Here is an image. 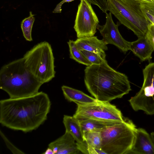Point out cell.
<instances>
[{
	"label": "cell",
	"mask_w": 154,
	"mask_h": 154,
	"mask_svg": "<svg viewBox=\"0 0 154 154\" xmlns=\"http://www.w3.org/2000/svg\"><path fill=\"white\" fill-rule=\"evenodd\" d=\"M51 103L41 91L32 96L0 101V123L14 130L27 133L35 130L47 119Z\"/></svg>",
	"instance_id": "cell-1"
},
{
	"label": "cell",
	"mask_w": 154,
	"mask_h": 154,
	"mask_svg": "<svg viewBox=\"0 0 154 154\" xmlns=\"http://www.w3.org/2000/svg\"><path fill=\"white\" fill-rule=\"evenodd\" d=\"M84 71L86 88L98 100L109 102L131 90L127 76L111 67L106 60L100 64L87 66Z\"/></svg>",
	"instance_id": "cell-2"
},
{
	"label": "cell",
	"mask_w": 154,
	"mask_h": 154,
	"mask_svg": "<svg viewBox=\"0 0 154 154\" xmlns=\"http://www.w3.org/2000/svg\"><path fill=\"white\" fill-rule=\"evenodd\" d=\"M43 83L26 68L23 58L3 66L0 70V88L10 98L30 97L38 92Z\"/></svg>",
	"instance_id": "cell-3"
},
{
	"label": "cell",
	"mask_w": 154,
	"mask_h": 154,
	"mask_svg": "<svg viewBox=\"0 0 154 154\" xmlns=\"http://www.w3.org/2000/svg\"><path fill=\"white\" fill-rule=\"evenodd\" d=\"M137 128L125 118L118 124L101 129V150L106 154H128L134 144Z\"/></svg>",
	"instance_id": "cell-4"
},
{
	"label": "cell",
	"mask_w": 154,
	"mask_h": 154,
	"mask_svg": "<svg viewBox=\"0 0 154 154\" xmlns=\"http://www.w3.org/2000/svg\"><path fill=\"white\" fill-rule=\"evenodd\" d=\"M108 11L120 23L138 37L145 35L149 22L142 9L141 3L133 0H106Z\"/></svg>",
	"instance_id": "cell-5"
},
{
	"label": "cell",
	"mask_w": 154,
	"mask_h": 154,
	"mask_svg": "<svg viewBox=\"0 0 154 154\" xmlns=\"http://www.w3.org/2000/svg\"><path fill=\"white\" fill-rule=\"evenodd\" d=\"M28 70L43 83L55 77L54 58L51 45L45 41L35 45L23 57Z\"/></svg>",
	"instance_id": "cell-6"
},
{
	"label": "cell",
	"mask_w": 154,
	"mask_h": 154,
	"mask_svg": "<svg viewBox=\"0 0 154 154\" xmlns=\"http://www.w3.org/2000/svg\"><path fill=\"white\" fill-rule=\"evenodd\" d=\"M143 82L140 91L128 100L135 111L142 110L148 115L154 114V62L143 69Z\"/></svg>",
	"instance_id": "cell-7"
},
{
	"label": "cell",
	"mask_w": 154,
	"mask_h": 154,
	"mask_svg": "<svg viewBox=\"0 0 154 154\" xmlns=\"http://www.w3.org/2000/svg\"><path fill=\"white\" fill-rule=\"evenodd\" d=\"M77 105V109L73 116L78 119H92L122 122L125 119L121 111L109 102L97 100L90 103Z\"/></svg>",
	"instance_id": "cell-8"
},
{
	"label": "cell",
	"mask_w": 154,
	"mask_h": 154,
	"mask_svg": "<svg viewBox=\"0 0 154 154\" xmlns=\"http://www.w3.org/2000/svg\"><path fill=\"white\" fill-rule=\"evenodd\" d=\"M99 23L91 3L87 0H81L74 26L77 38L94 36Z\"/></svg>",
	"instance_id": "cell-9"
},
{
	"label": "cell",
	"mask_w": 154,
	"mask_h": 154,
	"mask_svg": "<svg viewBox=\"0 0 154 154\" xmlns=\"http://www.w3.org/2000/svg\"><path fill=\"white\" fill-rule=\"evenodd\" d=\"M106 14V21L105 24H98L97 29L99 31L103 39L107 44L115 45L124 53L129 50L130 42L125 40L120 34L118 26L114 23L110 12Z\"/></svg>",
	"instance_id": "cell-10"
},
{
	"label": "cell",
	"mask_w": 154,
	"mask_h": 154,
	"mask_svg": "<svg viewBox=\"0 0 154 154\" xmlns=\"http://www.w3.org/2000/svg\"><path fill=\"white\" fill-rule=\"evenodd\" d=\"M128 154H154V143L145 129L137 128L134 144Z\"/></svg>",
	"instance_id": "cell-11"
},
{
	"label": "cell",
	"mask_w": 154,
	"mask_h": 154,
	"mask_svg": "<svg viewBox=\"0 0 154 154\" xmlns=\"http://www.w3.org/2000/svg\"><path fill=\"white\" fill-rule=\"evenodd\" d=\"M74 137L69 133H65L50 143L48 147L51 148L54 154H77L80 152Z\"/></svg>",
	"instance_id": "cell-12"
},
{
	"label": "cell",
	"mask_w": 154,
	"mask_h": 154,
	"mask_svg": "<svg viewBox=\"0 0 154 154\" xmlns=\"http://www.w3.org/2000/svg\"><path fill=\"white\" fill-rule=\"evenodd\" d=\"M75 42L80 51L85 50L97 53H103L108 49L106 42L103 39H99L97 36L78 38Z\"/></svg>",
	"instance_id": "cell-13"
},
{
	"label": "cell",
	"mask_w": 154,
	"mask_h": 154,
	"mask_svg": "<svg viewBox=\"0 0 154 154\" xmlns=\"http://www.w3.org/2000/svg\"><path fill=\"white\" fill-rule=\"evenodd\" d=\"M129 50L142 61L150 60L152 58L153 48L145 36L138 37L134 41L130 42Z\"/></svg>",
	"instance_id": "cell-14"
},
{
	"label": "cell",
	"mask_w": 154,
	"mask_h": 154,
	"mask_svg": "<svg viewBox=\"0 0 154 154\" xmlns=\"http://www.w3.org/2000/svg\"><path fill=\"white\" fill-rule=\"evenodd\" d=\"M61 89L65 99L77 104H87L96 102L97 100L79 90L63 85Z\"/></svg>",
	"instance_id": "cell-15"
},
{
	"label": "cell",
	"mask_w": 154,
	"mask_h": 154,
	"mask_svg": "<svg viewBox=\"0 0 154 154\" xmlns=\"http://www.w3.org/2000/svg\"><path fill=\"white\" fill-rule=\"evenodd\" d=\"M63 123L66 131L71 134L76 142L82 144L85 142L84 134L79 120L73 116H64Z\"/></svg>",
	"instance_id": "cell-16"
},
{
	"label": "cell",
	"mask_w": 154,
	"mask_h": 154,
	"mask_svg": "<svg viewBox=\"0 0 154 154\" xmlns=\"http://www.w3.org/2000/svg\"><path fill=\"white\" fill-rule=\"evenodd\" d=\"M78 120L81 126L83 134L90 131L101 129L122 122L105 121L92 119Z\"/></svg>",
	"instance_id": "cell-17"
},
{
	"label": "cell",
	"mask_w": 154,
	"mask_h": 154,
	"mask_svg": "<svg viewBox=\"0 0 154 154\" xmlns=\"http://www.w3.org/2000/svg\"><path fill=\"white\" fill-rule=\"evenodd\" d=\"M85 141L90 146L101 149L102 138L101 129L87 131L84 133Z\"/></svg>",
	"instance_id": "cell-18"
},
{
	"label": "cell",
	"mask_w": 154,
	"mask_h": 154,
	"mask_svg": "<svg viewBox=\"0 0 154 154\" xmlns=\"http://www.w3.org/2000/svg\"><path fill=\"white\" fill-rule=\"evenodd\" d=\"M70 52V58L79 63L87 66L92 65L77 48L74 41L69 40L67 42Z\"/></svg>",
	"instance_id": "cell-19"
},
{
	"label": "cell",
	"mask_w": 154,
	"mask_h": 154,
	"mask_svg": "<svg viewBox=\"0 0 154 154\" xmlns=\"http://www.w3.org/2000/svg\"><path fill=\"white\" fill-rule=\"evenodd\" d=\"M34 15L32 12L30 11L29 16L24 19L21 22V27L23 36L26 40L29 41L32 40V30L35 20Z\"/></svg>",
	"instance_id": "cell-20"
},
{
	"label": "cell",
	"mask_w": 154,
	"mask_h": 154,
	"mask_svg": "<svg viewBox=\"0 0 154 154\" xmlns=\"http://www.w3.org/2000/svg\"><path fill=\"white\" fill-rule=\"evenodd\" d=\"M81 51L92 64H100L106 60L105 52L97 53L85 50Z\"/></svg>",
	"instance_id": "cell-21"
},
{
	"label": "cell",
	"mask_w": 154,
	"mask_h": 154,
	"mask_svg": "<svg viewBox=\"0 0 154 154\" xmlns=\"http://www.w3.org/2000/svg\"><path fill=\"white\" fill-rule=\"evenodd\" d=\"M141 7L146 19L154 25V3H141Z\"/></svg>",
	"instance_id": "cell-22"
},
{
	"label": "cell",
	"mask_w": 154,
	"mask_h": 154,
	"mask_svg": "<svg viewBox=\"0 0 154 154\" xmlns=\"http://www.w3.org/2000/svg\"><path fill=\"white\" fill-rule=\"evenodd\" d=\"M1 136L4 140L7 147L14 154H24L25 153L15 146L8 139L3 133L0 130Z\"/></svg>",
	"instance_id": "cell-23"
},
{
	"label": "cell",
	"mask_w": 154,
	"mask_h": 154,
	"mask_svg": "<svg viewBox=\"0 0 154 154\" xmlns=\"http://www.w3.org/2000/svg\"><path fill=\"white\" fill-rule=\"evenodd\" d=\"M145 36L149 41L154 51V25L149 22Z\"/></svg>",
	"instance_id": "cell-24"
},
{
	"label": "cell",
	"mask_w": 154,
	"mask_h": 154,
	"mask_svg": "<svg viewBox=\"0 0 154 154\" xmlns=\"http://www.w3.org/2000/svg\"><path fill=\"white\" fill-rule=\"evenodd\" d=\"M91 4L97 6L103 12L106 13L108 11L106 0H87Z\"/></svg>",
	"instance_id": "cell-25"
},
{
	"label": "cell",
	"mask_w": 154,
	"mask_h": 154,
	"mask_svg": "<svg viewBox=\"0 0 154 154\" xmlns=\"http://www.w3.org/2000/svg\"><path fill=\"white\" fill-rule=\"evenodd\" d=\"M87 151L88 154H106V153L101 149L94 148L90 146L88 144Z\"/></svg>",
	"instance_id": "cell-26"
},
{
	"label": "cell",
	"mask_w": 154,
	"mask_h": 154,
	"mask_svg": "<svg viewBox=\"0 0 154 154\" xmlns=\"http://www.w3.org/2000/svg\"><path fill=\"white\" fill-rule=\"evenodd\" d=\"M75 0H63L57 4L53 11V13H60L61 12V6L65 2H69ZM81 1V0H80Z\"/></svg>",
	"instance_id": "cell-27"
},
{
	"label": "cell",
	"mask_w": 154,
	"mask_h": 154,
	"mask_svg": "<svg viewBox=\"0 0 154 154\" xmlns=\"http://www.w3.org/2000/svg\"><path fill=\"white\" fill-rule=\"evenodd\" d=\"M44 154H54L52 149L48 147L44 152L42 153Z\"/></svg>",
	"instance_id": "cell-28"
},
{
	"label": "cell",
	"mask_w": 154,
	"mask_h": 154,
	"mask_svg": "<svg viewBox=\"0 0 154 154\" xmlns=\"http://www.w3.org/2000/svg\"><path fill=\"white\" fill-rule=\"evenodd\" d=\"M135 1L141 3L146 2L154 3L151 0H133Z\"/></svg>",
	"instance_id": "cell-29"
},
{
	"label": "cell",
	"mask_w": 154,
	"mask_h": 154,
	"mask_svg": "<svg viewBox=\"0 0 154 154\" xmlns=\"http://www.w3.org/2000/svg\"><path fill=\"white\" fill-rule=\"evenodd\" d=\"M150 136L154 143V132H152L150 133Z\"/></svg>",
	"instance_id": "cell-30"
},
{
	"label": "cell",
	"mask_w": 154,
	"mask_h": 154,
	"mask_svg": "<svg viewBox=\"0 0 154 154\" xmlns=\"http://www.w3.org/2000/svg\"><path fill=\"white\" fill-rule=\"evenodd\" d=\"M154 3V0H151Z\"/></svg>",
	"instance_id": "cell-31"
}]
</instances>
